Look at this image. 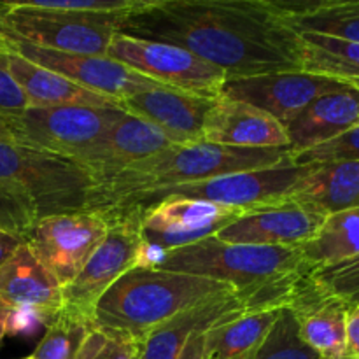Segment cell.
Instances as JSON below:
<instances>
[{
  "mask_svg": "<svg viewBox=\"0 0 359 359\" xmlns=\"http://www.w3.org/2000/svg\"><path fill=\"white\" fill-rule=\"evenodd\" d=\"M311 276L319 286L339 297L349 307L359 304V255L337 265L311 270Z\"/></svg>",
  "mask_w": 359,
  "mask_h": 359,
  "instance_id": "cell-32",
  "label": "cell"
},
{
  "mask_svg": "<svg viewBox=\"0 0 359 359\" xmlns=\"http://www.w3.org/2000/svg\"><path fill=\"white\" fill-rule=\"evenodd\" d=\"M107 56L161 86L202 97H219L221 88L228 79L223 70L186 49L123 34H114Z\"/></svg>",
  "mask_w": 359,
  "mask_h": 359,
  "instance_id": "cell-9",
  "label": "cell"
},
{
  "mask_svg": "<svg viewBox=\"0 0 359 359\" xmlns=\"http://www.w3.org/2000/svg\"><path fill=\"white\" fill-rule=\"evenodd\" d=\"M123 18L125 14H77L34 2H6L0 4V34L53 51L107 56Z\"/></svg>",
  "mask_w": 359,
  "mask_h": 359,
  "instance_id": "cell-6",
  "label": "cell"
},
{
  "mask_svg": "<svg viewBox=\"0 0 359 359\" xmlns=\"http://www.w3.org/2000/svg\"><path fill=\"white\" fill-rule=\"evenodd\" d=\"M11 307L4 300H0V346H2V340L6 337V328H7V318H9Z\"/></svg>",
  "mask_w": 359,
  "mask_h": 359,
  "instance_id": "cell-40",
  "label": "cell"
},
{
  "mask_svg": "<svg viewBox=\"0 0 359 359\" xmlns=\"http://www.w3.org/2000/svg\"><path fill=\"white\" fill-rule=\"evenodd\" d=\"M21 244H23V241H21L20 237L0 230V266L16 252V249L20 248Z\"/></svg>",
  "mask_w": 359,
  "mask_h": 359,
  "instance_id": "cell-39",
  "label": "cell"
},
{
  "mask_svg": "<svg viewBox=\"0 0 359 359\" xmlns=\"http://www.w3.org/2000/svg\"><path fill=\"white\" fill-rule=\"evenodd\" d=\"M9 72L20 84L30 100V107H60V105H81V107H119V100L95 93L79 86L74 81L44 69L30 60L23 58L7 46Z\"/></svg>",
  "mask_w": 359,
  "mask_h": 359,
  "instance_id": "cell-23",
  "label": "cell"
},
{
  "mask_svg": "<svg viewBox=\"0 0 359 359\" xmlns=\"http://www.w3.org/2000/svg\"><path fill=\"white\" fill-rule=\"evenodd\" d=\"M49 319L34 309H11L7 318L6 335L11 337H32L39 332V328H46Z\"/></svg>",
  "mask_w": 359,
  "mask_h": 359,
  "instance_id": "cell-36",
  "label": "cell"
},
{
  "mask_svg": "<svg viewBox=\"0 0 359 359\" xmlns=\"http://www.w3.org/2000/svg\"><path fill=\"white\" fill-rule=\"evenodd\" d=\"M248 359H321L302 342L290 309L284 307L262 346Z\"/></svg>",
  "mask_w": 359,
  "mask_h": 359,
  "instance_id": "cell-30",
  "label": "cell"
},
{
  "mask_svg": "<svg viewBox=\"0 0 359 359\" xmlns=\"http://www.w3.org/2000/svg\"><path fill=\"white\" fill-rule=\"evenodd\" d=\"M286 309L293 314L298 335L321 359H347L349 305L319 286L311 270L294 283Z\"/></svg>",
  "mask_w": 359,
  "mask_h": 359,
  "instance_id": "cell-16",
  "label": "cell"
},
{
  "mask_svg": "<svg viewBox=\"0 0 359 359\" xmlns=\"http://www.w3.org/2000/svg\"><path fill=\"white\" fill-rule=\"evenodd\" d=\"M23 359H34L32 356H28V358H23Z\"/></svg>",
  "mask_w": 359,
  "mask_h": 359,
  "instance_id": "cell-44",
  "label": "cell"
},
{
  "mask_svg": "<svg viewBox=\"0 0 359 359\" xmlns=\"http://www.w3.org/2000/svg\"><path fill=\"white\" fill-rule=\"evenodd\" d=\"M156 269L230 284L249 311L284 309L294 283L311 270L300 248L226 244L216 237L168 251Z\"/></svg>",
  "mask_w": 359,
  "mask_h": 359,
  "instance_id": "cell-2",
  "label": "cell"
},
{
  "mask_svg": "<svg viewBox=\"0 0 359 359\" xmlns=\"http://www.w3.org/2000/svg\"><path fill=\"white\" fill-rule=\"evenodd\" d=\"M174 146L170 139L149 123L123 112L121 118L86 151L76 158L100 184L123 168Z\"/></svg>",
  "mask_w": 359,
  "mask_h": 359,
  "instance_id": "cell-18",
  "label": "cell"
},
{
  "mask_svg": "<svg viewBox=\"0 0 359 359\" xmlns=\"http://www.w3.org/2000/svg\"><path fill=\"white\" fill-rule=\"evenodd\" d=\"M277 4L284 21L297 34L311 32L359 44V0Z\"/></svg>",
  "mask_w": 359,
  "mask_h": 359,
  "instance_id": "cell-25",
  "label": "cell"
},
{
  "mask_svg": "<svg viewBox=\"0 0 359 359\" xmlns=\"http://www.w3.org/2000/svg\"><path fill=\"white\" fill-rule=\"evenodd\" d=\"M118 34L177 46L228 79L302 72L300 35L269 0H139Z\"/></svg>",
  "mask_w": 359,
  "mask_h": 359,
  "instance_id": "cell-1",
  "label": "cell"
},
{
  "mask_svg": "<svg viewBox=\"0 0 359 359\" xmlns=\"http://www.w3.org/2000/svg\"><path fill=\"white\" fill-rule=\"evenodd\" d=\"M133 359H139V351H137V354H135V356H133Z\"/></svg>",
  "mask_w": 359,
  "mask_h": 359,
  "instance_id": "cell-42",
  "label": "cell"
},
{
  "mask_svg": "<svg viewBox=\"0 0 359 359\" xmlns=\"http://www.w3.org/2000/svg\"><path fill=\"white\" fill-rule=\"evenodd\" d=\"M6 41L7 46L23 58L30 60L44 69L53 70L86 90L105 95L114 100L121 102L126 97L161 86L156 81L135 72L130 67L123 65L109 56L74 55V53L37 48V46L25 44V42H14L9 39Z\"/></svg>",
  "mask_w": 359,
  "mask_h": 359,
  "instance_id": "cell-15",
  "label": "cell"
},
{
  "mask_svg": "<svg viewBox=\"0 0 359 359\" xmlns=\"http://www.w3.org/2000/svg\"><path fill=\"white\" fill-rule=\"evenodd\" d=\"M216 98L172 88L135 93L119 102L121 111L149 123L174 144L203 142V123Z\"/></svg>",
  "mask_w": 359,
  "mask_h": 359,
  "instance_id": "cell-17",
  "label": "cell"
},
{
  "mask_svg": "<svg viewBox=\"0 0 359 359\" xmlns=\"http://www.w3.org/2000/svg\"><path fill=\"white\" fill-rule=\"evenodd\" d=\"M347 359H349V358H347Z\"/></svg>",
  "mask_w": 359,
  "mask_h": 359,
  "instance_id": "cell-45",
  "label": "cell"
},
{
  "mask_svg": "<svg viewBox=\"0 0 359 359\" xmlns=\"http://www.w3.org/2000/svg\"><path fill=\"white\" fill-rule=\"evenodd\" d=\"M326 214L291 196L249 207L216 235L221 242L266 248H302L316 237Z\"/></svg>",
  "mask_w": 359,
  "mask_h": 359,
  "instance_id": "cell-12",
  "label": "cell"
},
{
  "mask_svg": "<svg viewBox=\"0 0 359 359\" xmlns=\"http://www.w3.org/2000/svg\"><path fill=\"white\" fill-rule=\"evenodd\" d=\"M287 196L309 203L323 214L359 207V161L307 165Z\"/></svg>",
  "mask_w": 359,
  "mask_h": 359,
  "instance_id": "cell-24",
  "label": "cell"
},
{
  "mask_svg": "<svg viewBox=\"0 0 359 359\" xmlns=\"http://www.w3.org/2000/svg\"><path fill=\"white\" fill-rule=\"evenodd\" d=\"M0 181L23 193L37 219L93 209L98 182L72 158L21 144H0Z\"/></svg>",
  "mask_w": 359,
  "mask_h": 359,
  "instance_id": "cell-5",
  "label": "cell"
},
{
  "mask_svg": "<svg viewBox=\"0 0 359 359\" xmlns=\"http://www.w3.org/2000/svg\"><path fill=\"white\" fill-rule=\"evenodd\" d=\"M30 107V100L9 72L6 39L0 42V119L18 118Z\"/></svg>",
  "mask_w": 359,
  "mask_h": 359,
  "instance_id": "cell-35",
  "label": "cell"
},
{
  "mask_svg": "<svg viewBox=\"0 0 359 359\" xmlns=\"http://www.w3.org/2000/svg\"><path fill=\"white\" fill-rule=\"evenodd\" d=\"M339 161H359V125L321 146L291 156V163L300 165V167L339 163Z\"/></svg>",
  "mask_w": 359,
  "mask_h": 359,
  "instance_id": "cell-33",
  "label": "cell"
},
{
  "mask_svg": "<svg viewBox=\"0 0 359 359\" xmlns=\"http://www.w3.org/2000/svg\"><path fill=\"white\" fill-rule=\"evenodd\" d=\"M109 224L111 219L104 209L41 217L28 231L25 244L65 287L102 244Z\"/></svg>",
  "mask_w": 359,
  "mask_h": 359,
  "instance_id": "cell-10",
  "label": "cell"
},
{
  "mask_svg": "<svg viewBox=\"0 0 359 359\" xmlns=\"http://www.w3.org/2000/svg\"><path fill=\"white\" fill-rule=\"evenodd\" d=\"M305 172H307V165H304V167L290 165V167L238 172V174L209 179V181L191 182V184L144 193V195L135 196V198L128 200L118 207L147 209V207L154 205L161 200L177 196V198L202 200V202L235 207V209H249V207L262 205V203H269L287 196Z\"/></svg>",
  "mask_w": 359,
  "mask_h": 359,
  "instance_id": "cell-11",
  "label": "cell"
},
{
  "mask_svg": "<svg viewBox=\"0 0 359 359\" xmlns=\"http://www.w3.org/2000/svg\"><path fill=\"white\" fill-rule=\"evenodd\" d=\"M302 72L316 74L359 91V44L302 32Z\"/></svg>",
  "mask_w": 359,
  "mask_h": 359,
  "instance_id": "cell-27",
  "label": "cell"
},
{
  "mask_svg": "<svg viewBox=\"0 0 359 359\" xmlns=\"http://www.w3.org/2000/svg\"><path fill=\"white\" fill-rule=\"evenodd\" d=\"M14 142L13 135H11L9 128H7L6 119H0V144H11Z\"/></svg>",
  "mask_w": 359,
  "mask_h": 359,
  "instance_id": "cell-41",
  "label": "cell"
},
{
  "mask_svg": "<svg viewBox=\"0 0 359 359\" xmlns=\"http://www.w3.org/2000/svg\"><path fill=\"white\" fill-rule=\"evenodd\" d=\"M283 309H258L212 326L203 359H248L263 344Z\"/></svg>",
  "mask_w": 359,
  "mask_h": 359,
  "instance_id": "cell-26",
  "label": "cell"
},
{
  "mask_svg": "<svg viewBox=\"0 0 359 359\" xmlns=\"http://www.w3.org/2000/svg\"><path fill=\"white\" fill-rule=\"evenodd\" d=\"M125 111L114 107H28L6 119L14 142L76 160L97 142Z\"/></svg>",
  "mask_w": 359,
  "mask_h": 359,
  "instance_id": "cell-8",
  "label": "cell"
},
{
  "mask_svg": "<svg viewBox=\"0 0 359 359\" xmlns=\"http://www.w3.org/2000/svg\"><path fill=\"white\" fill-rule=\"evenodd\" d=\"M0 300L11 309H34L49 321L63 307L62 286L25 242L0 266Z\"/></svg>",
  "mask_w": 359,
  "mask_h": 359,
  "instance_id": "cell-21",
  "label": "cell"
},
{
  "mask_svg": "<svg viewBox=\"0 0 359 359\" xmlns=\"http://www.w3.org/2000/svg\"><path fill=\"white\" fill-rule=\"evenodd\" d=\"M4 39H6V37H4V35H2V34H0V42H2V41H4Z\"/></svg>",
  "mask_w": 359,
  "mask_h": 359,
  "instance_id": "cell-43",
  "label": "cell"
},
{
  "mask_svg": "<svg viewBox=\"0 0 359 359\" xmlns=\"http://www.w3.org/2000/svg\"><path fill=\"white\" fill-rule=\"evenodd\" d=\"M290 165H293L290 147L245 149L210 142L174 144L102 181L95 189L91 210L118 207L158 189Z\"/></svg>",
  "mask_w": 359,
  "mask_h": 359,
  "instance_id": "cell-3",
  "label": "cell"
},
{
  "mask_svg": "<svg viewBox=\"0 0 359 359\" xmlns=\"http://www.w3.org/2000/svg\"><path fill=\"white\" fill-rule=\"evenodd\" d=\"M205 333L207 332H198L195 333V335L189 337V340L186 342V346L182 347L177 359H203V351H205Z\"/></svg>",
  "mask_w": 359,
  "mask_h": 359,
  "instance_id": "cell-38",
  "label": "cell"
},
{
  "mask_svg": "<svg viewBox=\"0 0 359 359\" xmlns=\"http://www.w3.org/2000/svg\"><path fill=\"white\" fill-rule=\"evenodd\" d=\"M359 125V91L347 90L316 98L286 128L291 156L342 135Z\"/></svg>",
  "mask_w": 359,
  "mask_h": 359,
  "instance_id": "cell-22",
  "label": "cell"
},
{
  "mask_svg": "<svg viewBox=\"0 0 359 359\" xmlns=\"http://www.w3.org/2000/svg\"><path fill=\"white\" fill-rule=\"evenodd\" d=\"M95 328L91 319L60 311L46 326V333L35 347L34 359H76L84 340Z\"/></svg>",
  "mask_w": 359,
  "mask_h": 359,
  "instance_id": "cell-29",
  "label": "cell"
},
{
  "mask_svg": "<svg viewBox=\"0 0 359 359\" xmlns=\"http://www.w3.org/2000/svg\"><path fill=\"white\" fill-rule=\"evenodd\" d=\"M139 344L119 333L93 328L76 359H133Z\"/></svg>",
  "mask_w": 359,
  "mask_h": 359,
  "instance_id": "cell-34",
  "label": "cell"
},
{
  "mask_svg": "<svg viewBox=\"0 0 359 359\" xmlns=\"http://www.w3.org/2000/svg\"><path fill=\"white\" fill-rule=\"evenodd\" d=\"M349 86L309 72H273L226 79L219 97L241 100L266 112L283 126L297 118L316 98Z\"/></svg>",
  "mask_w": 359,
  "mask_h": 359,
  "instance_id": "cell-13",
  "label": "cell"
},
{
  "mask_svg": "<svg viewBox=\"0 0 359 359\" xmlns=\"http://www.w3.org/2000/svg\"><path fill=\"white\" fill-rule=\"evenodd\" d=\"M248 311V304L238 293L203 302L153 330L139 344V359H177L189 337L209 332L212 326Z\"/></svg>",
  "mask_w": 359,
  "mask_h": 359,
  "instance_id": "cell-20",
  "label": "cell"
},
{
  "mask_svg": "<svg viewBox=\"0 0 359 359\" xmlns=\"http://www.w3.org/2000/svg\"><path fill=\"white\" fill-rule=\"evenodd\" d=\"M203 142L245 149L287 147L286 128L266 112L241 100L217 97L203 123Z\"/></svg>",
  "mask_w": 359,
  "mask_h": 359,
  "instance_id": "cell-19",
  "label": "cell"
},
{
  "mask_svg": "<svg viewBox=\"0 0 359 359\" xmlns=\"http://www.w3.org/2000/svg\"><path fill=\"white\" fill-rule=\"evenodd\" d=\"M311 270L337 265L359 255V207L328 214L316 237L302 245Z\"/></svg>",
  "mask_w": 359,
  "mask_h": 359,
  "instance_id": "cell-28",
  "label": "cell"
},
{
  "mask_svg": "<svg viewBox=\"0 0 359 359\" xmlns=\"http://www.w3.org/2000/svg\"><path fill=\"white\" fill-rule=\"evenodd\" d=\"M140 210L144 242L168 252L216 237L244 209L172 196Z\"/></svg>",
  "mask_w": 359,
  "mask_h": 359,
  "instance_id": "cell-14",
  "label": "cell"
},
{
  "mask_svg": "<svg viewBox=\"0 0 359 359\" xmlns=\"http://www.w3.org/2000/svg\"><path fill=\"white\" fill-rule=\"evenodd\" d=\"M231 293L237 291L230 284L207 277L135 266L98 300L93 325L140 344L153 330L181 312Z\"/></svg>",
  "mask_w": 359,
  "mask_h": 359,
  "instance_id": "cell-4",
  "label": "cell"
},
{
  "mask_svg": "<svg viewBox=\"0 0 359 359\" xmlns=\"http://www.w3.org/2000/svg\"><path fill=\"white\" fill-rule=\"evenodd\" d=\"M347 358L359 359V304L353 305L347 314Z\"/></svg>",
  "mask_w": 359,
  "mask_h": 359,
  "instance_id": "cell-37",
  "label": "cell"
},
{
  "mask_svg": "<svg viewBox=\"0 0 359 359\" xmlns=\"http://www.w3.org/2000/svg\"><path fill=\"white\" fill-rule=\"evenodd\" d=\"M107 210L109 231L76 279L62 287L63 311L93 321V312L105 291L128 270L137 266L142 245V210L137 207H112Z\"/></svg>",
  "mask_w": 359,
  "mask_h": 359,
  "instance_id": "cell-7",
  "label": "cell"
},
{
  "mask_svg": "<svg viewBox=\"0 0 359 359\" xmlns=\"http://www.w3.org/2000/svg\"><path fill=\"white\" fill-rule=\"evenodd\" d=\"M35 221L37 214L30 200L16 188L0 181V230L16 235L25 242Z\"/></svg>",
  "mask_w": 359,
  "mask_h": 359,
  "instance_id": "cell-31",
  "label": "cell"
}]
</instances>
